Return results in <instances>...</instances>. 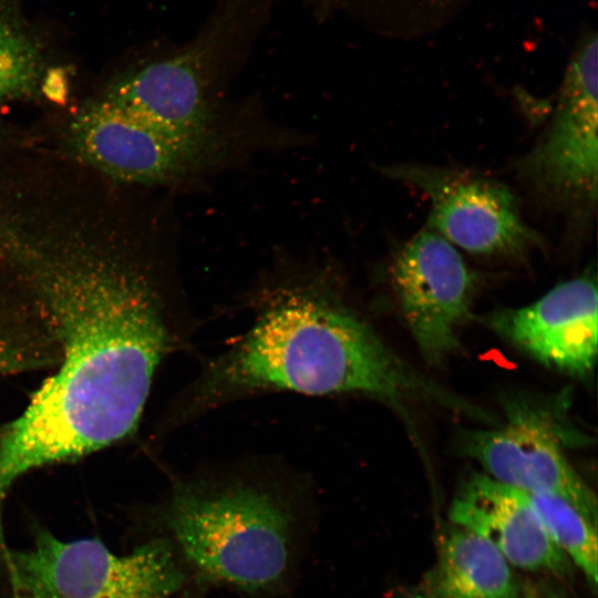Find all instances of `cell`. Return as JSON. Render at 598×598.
I'll return each instance as SVG.
<instances>
[{"mask_svg": "<svg viewBox=\"0 0 598 598\" xmlns=\"http://www.w3.org/2000/svg\"><path fill=\"white\" fill-rule=\"evenodd\" d=\"M113 187L53 178L0 195V275L34 308L58 369L0 427V518L13 483L131 436L188 324L154 245Z\"/></svg>", "mask_w": 598, "mask_h": 598, "instance_id": "cell-1", "label": "cell"}, {"mask_svg": "<svg viewBox=\"0 0 598 598\" xmlns=\"http://www.w3.org/2000/svg\"><path fill=\"white\" fill-rule=\"evenodd\" d=\"M249 328L207 360L177 396L172 424L233 401L274 392L359 394L402 409L434 403L482 420L484 410L401 359L346 300L337 276L317 266L276 274L254 295Z\"/></svg>", "mask_w": 598, "mask_h": 598, "instance_id": "cell-2", "label": "cell"}, {"mask_svg": "<svg viewBox=\"0 0 598 598\" xmlns=\"http://www.w3.org/2000/svg\"><path fill=\"white\" fill-rule=\"evenodd\" d=\"M315 513L296 475L239 466L174 477L148 526L173 545L197 591L280 598L296 584Z\"/></svg>", "mask_w": 598, "mask_h": 598, "instance_id": "cell-3", "label": "cell"}, {"mask_svg": "<svg viewBox=\"0 0 598 598\" xmlns=\"http://www.w3.org/2000/svg\"><path fill=\"white\" fill-rule=\"evenodd\" d=\"M275 0H217L192 40L111 75L92 94L154 127L186 136L244 124L223 95L265 29Z\"/></svg>", "mask_w": 598, "mask_h": 598, "instance_id": "cell-4", "label": "cell"}, {"mask_svg": "<svg viewBox=\"0 0 598 598\" xmlns=\"http://www.w3.org/2000/svg\"><path fill=\"white\" fill-rule=\"evenodd\" d=\"M55 154L118 186H178L199 181L254 146L237 126L205 136L174 134L93 94L66 111L53 132Z\"/></svg>", "mask_w": 598, "mask_h": 598, "instance_id": "cell-5", "label": "cell"}, {"mask_svg": "<svg viewBox=\"0 0 598 598\" xmlns=\"http://www.w3.org/2000/svg\"><path fill=\"white\" fill-rule=\"evenodd\" d=\"M33 545L0 544V598H194L186 566L169 540L152 536L118 555L100 539L65 542L35 527Z\"/></svg>", "mask_w": 598, "mask_h": 598, "instance_id": "cell-6", "label": "cell"}, {"mask_svg": "<svg viewBox=\"0 0 598 598\" xmlns=\"http://www.w3.org/2000/svg\"><path fill=\"white\" fill-rule=\"evenodd\" d=\"M594 34L567 68L554 114L519 164L528 186L545 202L587 216L598 197V47Z\"/></svg>", "mask_w": 598, "mask_h": 598, "instance_id": "cell-7", "label": "cell"}, {"mask_svg": "<svg viewBox=\"0 0 598 598\" xmlns=\"http://www.w3.org/2000/svg\"><path fill=\"white\" fill-rule=\"evenodd\" d=\"M382 172L421 189L430 200L426 228L468 254L517 258L543 244L518 200L498 181L456 169L395 164Z\"/></svg>", "mask_w": 598, "mask_h": 598, "instance_id": "cell-8", "label": "cell"}, {"mask_svg": "<svg viewBox=\"0 0 598 598\" xmlns=\"http://www.w3.org/2000/svg\"><path fill=\"white\" fill-rule=\"evenodd\" d=\"M575 440L554 411L515 401L507 404L504 424L466 432L461 447L492 478L527 494L559 496L597 525V497L564 453Z\"/></svg>", "mask_w": 598, "mask_h": 598, "instance_id": "cell-9", "label": "cell"}, {"mask_svg": "<svg viewBox=\"0 0 598 598\" xmlns=\"http://www.w3.org/2000/svg\"><path fill=\"white\" fill-rule=\"evenodd\" d=\"M390 272L422 357L442 364L460 349L458 332L473 316L475 274L456 247L427 228L396 251Z\"/></svg>", "mask_w": 598, "mask_h": 598, "instance_id": "cell-10", "label": "cell"}, {"mask_svg": "<svg viewBox=\"0 0 598 598\" xmlns=\"http://www.w3.org/2000/svg\"><path fill=\"white\" fill-rule=\"evenodd\" d=\"M488 323L544 365L571 377H589L598 344L596 278L586 272L564 281L526 307L494 312Z\"/></svg>", "mask_w": 598, "mask_h": 598, "instance_id": "cell-11", "label": "cell"}, {"mask_svg": "<svg viewBox=\"0 0 598 598\" xmlns=\"http://www.w3.org/2000/svg\"><path fill=\"white\" fill-rule=\"evenodd\" d=\"M453 525L482 537L511 566L569 575L570 560L545 532L528 495L485 473H472L452 501Z\"/></svg>", "mask_w": 598, "mask_h": 598, "instance_id": "cell-12", "label": "cell"}, {"mask_svg": "<svg viewBox=\"0 0 598 598\" xmlns=\"http://www.w3.org/2000/svg\"><path fill=\"white\" fill-rule=\"evenodd\" d=\"M403 598H524L508 561L482 537L453 525L436 560Z\"/></svg>", "mask_w": 598, "mask_h": 598, "instance_id": "cell-13", "label": "cell"}, {"mask_svg": "<svg viewBox=\"0 0 598 598\" xmlns=\"http://www.w3.org/2000/svg\"><path fill=\"white\" fill-rule=\"evenodd\" d=\"M66 84L16 0H0V153L11 141L6 115L19 106L65 103Z\"/></svg>", "mask_w": 598, "mask_h": 598, "instance_id": "cell-14", "label": "cell"}, {"mask_svg": "<svg viewBox=\"0 0 598 598\" xmlns=\"http://www.w3.org/2000/svg\"><path fill=\"white\" fill-rule=\"evenodd\" d=\"M58 361L56 347L37 313L0 282V375Z\"/></svg>", "mask_w": 598, "mask_h": 598, "instance_id": "cell-15", "label": "cell"}, {"mask_svg": "<svg viewBox=\"0 0 598 598\" xmlns=\"http://www.w3.org/2000/svg\"><path fill=\"white\" fill-rule=\"evenodd\" d=\"M527 495L549 538L581 570L595 590L597 525L559 496L547 493Z\"/></svg>", "mask_w": 598, "mask_h": 598, "instance_id": "cell-16", "label": "cell"}, {"mask_svg": "<svg viewBox=\"0 0 598 598\" xmlns=\"http://www.w3.org/2000/svg\"><path fill=\"white\" fill-rule=\"evenodd\" d=\"M525 598H560V596L555 591L543 589L542 591H534Z\"/></svg>", "mask_w": 598, "mask_h": 598, "instance_id": "cell-17", "label": "cell"}, {"mask_svg": "<svg viewBox=\"0 0 598 598\" xmlns=\"http://www.w3.org/2000/svg\"><path fill=\"white\" fill-rule=\"evenodd\" d=\"M195 598H205V597H204V596H197V597H195Z\"/></svg>", "mask_w": 598, "mask_h": 598, "instance_id": "cell-18", "label": "cell"}]
</instances>
